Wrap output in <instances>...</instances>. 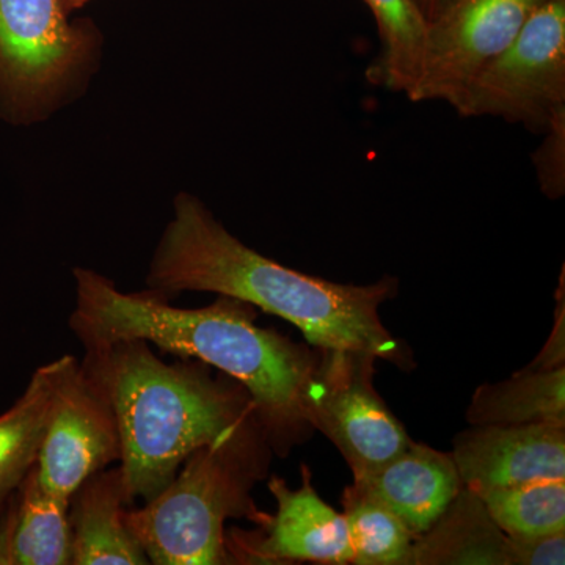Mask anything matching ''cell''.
<instances>
[{
  "mask_svg": "<svg viewBox=\"0 0 565 565\" xmlns=\"http://www.w3.org/2000/svg\"><path fill=\"white\" fill-rule=\"evenodd\" d=\"M76 305L70 329L84 349L143 340L184 360H199L250 394L270 448L285 455L313 429L308 384L318 353L256 326L252 305L218 296L207 307L178 308L154 291L122 292L109 278L74 269Z\"/></svg>",
  "mask_w": 565,
  "mask_h": 565,
  "instance_id": "6da1fadb",
  "label": "cell"
},
{
  "mask_svg": "<svg viewBox=\"0 0 565 565\" xmlns=\"http://www.w3.org/2000/svg\"><path fill=\"white\" fill-rule=\"evenodd\" d=\"M151 291L212 292L278 316L318 349L366 352L407 371L412 353L382 322L379 308L397 280L343 285L267 258L234 237L195 196L181 193L148 273Z\"/></svg>",
  "mask_w": 565,
  "mask_h": 565,
  "instance_id": "7a4b0ae2",
  "label": "cell"
},
{
  "mask_svg": "<svg viewBox=\"0 0 565 565\" xmlns=\"http://www.w3.org/2000/svg\"><path fill=\"white\" fill-rule=\"evenodd\" d=\"M81 364L117 419L129 504L158 497L196 449L258 422L243 385L199 360L163 362L143 340L85 349Z\"/></svg>",
  "mask_w": 565,
  "mask_h": 565,
  "instance_id": "3957f363",
  "label": "cell"
},
{
  "mask_svg": "<svg viewBox=\"0 0 565 565\" xmlns=\"http://www.w3.org/2000/svg\"><path fill=\"white\" fill-rule=\"evenodd\" d=\"M269 448L262 424H248L226 440L196 449L143 508L126 509V525L150 564H234L225 522L243 516L266 522L250 490L266 473Z\"/></svg>",
  "mask_w": 565,
  "mask_h": 565,
  "instance_id": "277c9868",
  "label": "cell"
},
{
  "mask_svg": "<svg viewBox=\"0 0 565 565\" xmlns=\"http://www.w3.org/2000/svg\"><path fill=\"white\" fill-rule=\"evenodd\" d=\"M92 40L62 0H0V115L39 117L79 76Z\"/></svg>",
  "mask_w": 565,
  "mask_h": 565,
  "instance_id": "5b68a950",
  "label": "cell"
},
{
  "mask_svg": "<svg viewBox=\"0 0 565 565\" xmlns=\"http://www.w3.org/2000/svg\"><path fill=\"white\" fill-rule=\"evenodd\" d=\"M455 110L462 118H503L544 134L565 110V0L542 2Z\"/></svg>",
  "mask_w": 565,
  "mask_h": 565,
  "instance_id": "8992f818",
  "label": "cell"
},
{
  "mask_svg": "<svg viewBox=\"0 0 565 565\" xmlns=\"http://www.w3.org/2000/svg\"><path fill=\"white\" fill-rule=\"evenodd\" d=\"M307 392V412L343 455L353 479L366 478L412 445L403 424L375 392V356L319 349Z\"/></svg>",
  "mask_w": 565,
  "mask_h": 565,
  "instance_id": "52a82bcc",
  "label": "cell"
},
{
  "mask_svg": "<svg viewBox=\"0 0 565 565\" xmlns=\"http://www.w3.org/2000/svg\"><path fill=\"white\" fill-rule=\"evenodd\" d=\"M545 0H451L427 21L422 68L412 103L441 102L456 109L471 82L511 46Z\"/></svg>",
  "mask_w": 565,
  "mask_h": 565,
  "instance_id": "ba28073f",
  "label": "cell"
},
{
  "mask_svg": "<svg viewBox=\"0 0 565 565\" xmlns=\"http://www.w3.org/2000/svg\"><path fill=\"white\" fill-rule=\"evenodd\" d=\"M54 364V390L35 471L44 489L70 500L90 476L120 462L121 441L109 401L79 360Z\"/></svg>",
  "mask_w": 565,
  "mask_h": 565,
  "instance_id": "9c48e42d",
  "label": "cell"
},
{
  "mask_svg": "<svg viewBox=\"0 0 565 565\" xmlns=\"http://www.w3.org/2000/svg\"><path fill=\"white\" fill-rule=\"evenodd\" d=\"M267 487L277 501V514L267 515L259 533L226 537L234 564H352L345 516L323 503L307 467H302L300 489H289L280 478L270 479Z\"/></svg>",
  "mask_w": 565,
  "mask_h": 565,
  "instance_id": "30bf717a",
  "label": "cell"
},
{
  "mask_svg": "<svg viewBox=\"0 0 565 565\" xmlns=\"http://www.w3.org/2000/svg\"><path fill=\"white\" fill-rule=\"evenodd\" d=\"M465 489L565 479V423L475 426L457 435L451 452Z\"/></svg>",
  "mask_w": 565,
  "mask_h": 565,
  "instance_id": "8fae6325",
  "label": "cell"
},
{
  "mask_svg": "<svg viewBox=\"0 0 565 565\" xmlns=\"http://www.w3.org/2000/svg\"><path fill=\"white\" fill-rule=\"evenodd\" d=\"M353 486L399 516L416 537L440 519L463 487L451 455L415 441L373 475L353 479Z\"/></svg>",
  "mask_w": 565,
  "mask_h": 565,
  "instance_id": "7c38bea8",
  "label": "cell"
},
{
  "mask_svg": "<svg viewBox=\"0 0 565 565\" xmlns=\"http://www.w3.org/2000/svg\"><path fill=\"white\" fill-rule=\"evenodd\" d=\"M128 508L120 467L98 471L71 494V564H150L126 525Z\"/></svg>",
  "mask_w": 565,
  "mask_h": 565,
  "instance_id": "4fadbf2b",
  "label": "cell"
},
{
  "mask_svg": "<svg viewBox=\"0 0 565 565\" xmlns=\"http://www.w3.org/2000/svg\"><path fill=\"white\" fill-rule=\"evenodd\" d=\"M70 500L44 489L35 465L0 512V565H71Z\"/></svg>",
  "mask_w": 565,
  "mask_h": 565,
  "instance_id": "5bb4252c",
  "label": "cell"
},
{
  "mask_svg": "<svg viewBox=\"0 0 565 565\" xmlns=\"http://www.w3.org/2000/svg\"><path fill=\"white\" fill-rule=\"evenodd\" d=\"M511 565L509 535L471 490H460L448 509L412 545L405 565Z\"/></svg>",
  "mask_w": 565,
  "mask_h": 565,
  "instance_id": "9a60e30c",
  "label": "cell"
},
{
  "mask_svg": "<svg viewBox=\"0 0 565 565\" xmlns=\"http://www.w3.org/2000/svg\"><path fill=\"white\" fill-rule=\"evenodd\" d=\"M471 426L565 423V367L523 370L476 390L467 411Z\"/></svg>",
  "mask_w": 565,
  "mask_h": 565,
  "instance_id": "2e32d148",
  "label": "cell"
},
{
  "mask_svg": "<svg viewBox=\"0 0 565 565\" xmlns=\"http://www.w3.org/2000/svg\"><path fill=\"white\" fill-rule=\"evenodd\" d=\"M54 390V364L33 373L28 388L0 415V512L20 489L39 456Z\"/></svg>",
  "mask_w": 565,
  "mask_h": 565,
  "instance_id": "e0dca14e",
  "label": "cell"
},
{
  "mask_svg": "<svg viewBox=\"0 0 565 565\" xmlns=\"http://www.w3.org/2000/svg\"><path fill=\"white\" fill-rule=\"evenodd\" d=\"M377 22L381 52L366 71L377 87L405 96L422 68L427 20L414 0H363Z\"/></svg>",
  "mask_w": 565,
  "mask_h": 565,
  "instance_id": "ac0fdd59",
  "label": "cell"
},
{
  "mask_svg": "<svg viewBox=\"0 0 565 565\" xmlns=\"http://www.w3.org/2000/svg\"><path fill=\"white\" fill-rule=\"evenodd\" d=\"M478 497L508 535L534 537L565 531V479L498 487Z\"/></svg>",
  "mask_w": 565,
  "mask_h": 565,
  "instance_id": "d6986e66",
  "label": "cell"
},
{
  "mask_svg": "<svg viewBox=\"0 0 565 565\" xmlns=\"http://www.w3.org/2000/svg\"><path fill=\"white\" fill-rule=\"evenodd\" d=\"M343 508L353 550L352 564L407 563L416 535L399 516L353 484L344 490Z\"/></svg>",
  "mask_w": 565,
  "mask_h": 565,
  "instance_id": "ffe728a7",
  "label": "cell"
},
{
  "mask_svg": "<svg viewBox=\"0 0 565 565\" xmlns=\"http://www.w3.org/2000/svg\"><path fill=\"white\" fill-rule=\"evenodd\" d=\"M545 137L533 156L535 173L542 192L559 199L565 192V110L550 122Z\"/></svg>",
  "mask_w": 565,
  "mask_h": 565,
  "instance_id": "44dd1931",
  "label": "cell"
},
{
  "mask_svg": "<svg viewBox=\"0 0 565 565\" xmlns=\"http://www.w3.org/2000/svg\"><path fill=\"white\" fill-rule=\"evenodd\" d=\"M511 565H563L565 563V531L515 537L509 535Z\"/></svg>",
  "mask_w": 565,
  "mask_h": 565,
  "instance_id": "7402d4cb",
  "label": "cell"
},
{
  "mask_svg": "<svg viewBox=\"0 0 565 565\" xmlns=\"http://www.w3.org/2000/svg\"><path fill=\"white\" fill-rule=\"evenodd\" d=\"M557 310L559 319H556L555 330L545 344L544 351L525 370H552L564 366V273L561 275V307Z\"/></svg>",
  "mask_w": 565,
  "mask_h": 565,
  "instance_id": "603a6c76",
  "label": "cell"
},
{
  "mask_svg": "<svg viewBox=\"0 0 565 565\" xmlns=\"http://www.w3.org/2000/svg\"><path fill=\"white\" fill-rule=\"evenodd\" d=\"M414 2L416 3V7L422 10L424 18H426L427 21H430L433 18L437 17V14L440 13V11L444 10L451 0H414Z\"/></svg>",
  "mask_w": 565,
  "mask_h": 565,
  "instance_id": "cb8c5ba5",
  "label": "cell"
},
{
  "mask_svg": "<svg viewBox=\"0 0 565 565\" xmlns=\"http://www.w3.org/2000/svg\"><path fill=\"white\" fill-rule=\"evenodd\" d=\"M62 2L66 10H76L87 6V3L92 2V0H62Z\"/></svg>",
  "mask_w": 565,
  "mask_h": 565,
  "instance_id": "d4e9b609",
  "label": "cell"
}]
</instances>
